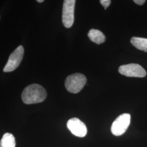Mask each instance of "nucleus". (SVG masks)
Returning <instances> with one entry per match:
<instances>
[{
    "instance_id": "obj_10",
    "label": "nucleus",
    "mask_w": 147,
    "mask_h": 147,
    "mask_svg": "<svg viewBox=\"0 0 147 147\" xmlns=\"http://www.w3.org/2000/svg\"><path fill=\"white\" fill-rule=\"evenodd\" d=\"M131 43L138 50L147 53V39L134 37L131 39Z\"/></svg>"
},
{
    "instance_id": "obj_1",
    "label": "nucleus",
    "mask_w": 147,
    "mask_h": 147,
    "mask_svg": "<svg viewBox=\"0 0 147 147\" xmlns=\"http://www.w3.org/2000/svg\"><path fill=\"white\" fill-rule=\"evenodd\" d=\"M47 93L41 85L32 84L24 89L21 98L23 102L27 105L42 102L45 100Z\"/></svg>"
},
{
    "instance_id": "obj_3",
    "label": "nucleus",
    "mask_w": 147,
    "mask_h": 147,
    "mask_svg": "<svg viewBox=\"0 0 147 147\" xmlns=\"http://www.w3.org/2000/svg\"><path fill=\"white\" fill-rule=\"evenodd\" d=\"M131 121V116L128 113H123L118 116L112 123L111 132L113 135L119 136L126 131Z\"/></svg>"
},
{
    "instance_id": "obj_11",
    "label": "nucleus",
    "mask_w": 147,
    "mask_h": 147,
    "mask_svg": "<svg viewBox=\"0 0 147 147\" xmlns=\"http://www.w3.org/2000/svg\"><path fill=\"white\" fill-rule=\"evenodd\" d=\"M100 3L104 7L105 9H106L107 7L110 5L111 1L110 0H101L100 1Z\"/></svg>"
},
{
    "instance_id": "obj_8",
    "label": "nucleus",
    "mask_w": 147,
    "mask_h": 147,
    "mask_svg": "<svg viewBox=\"0 0 147 147\" xmlns=\"http://www.w3.org/2000/svg\"><path fill=\"white\" fill-rule=\"evenodd\" d=\"M88 36L91 41L97 44H100L105 42L106 39L103 33L95 29H91L88 33Z\"/></svg>"
},
{
    "instance_id": "obj_12",
    "label": "nucleus",
    "mask_w": 147,
    "mask_h": 147,
    "mask_svg": "<svg viewBox=\"0 0 147 147\" xmlns=\"http://www.w3.org/2000/svg\"><path fill=\"white\" fill-rule=\"evenodd\" d=\"M134 2L138 5H143L145 2V0H134Z\"/></svg>"
},
{
    "instance_id": "obj_9",
    "label": "nucleus",
    "mask_w": 147,
    "mask_h": 147,
    "mask_svg": "<svg viewBox=\"0 0 147 147\" xmlns=\"http://www.w3.org/2000/svg\"><path fill=\"white\" fill-rule=\"evenodd\" d=\"M16 139L11 133H5L0 142V147H16Z\"/></svg>"
},
{
    "instance_id": "obj_7",
    "label": "nucleus",
    "mask_w": 147,
    "mask_h": 147,
    "mask_svg": "<svg viewBox=\"0 0 147 147\" xmlns=\"http://www.w3.org/2000/svg\"><path fill=\"white\" fill-rule=\"evenodd\" d=\"M67 125L69 130L76 136L84 137L87 133V129L85 124L77 118L70 119Z\"/></svg>"
},
{
    "instance_id": "obj_4",
    "label": "nucleus",
    "mask_w": 147,
    "mask_h": 147,
    "mask_svg": "<svg viewBox=\"0 0 147 147\" xmlns=\"http://www.w3.org/2000/svg\"><path fill=\"white\" fill-rule=\"evenodd\" d=\"M75 0L64 1L62 11V22L66 28H70L74 22V11Z\"/></svg>"
},
{
    "instance_id": "obj_13",
    "label": "nucleus",
    "mask_w": 147,
    "mask_h": 147,
    "mask_svg": "<svg viewBox=\"0 0 147 147\" xmlns=\"http://www.w3.org/2000/svg\"><path fill=\"white\" fill-rule=\"evenodd\" d=\"M44 1V0H37V2L39 3H42Z\"/></svg>"
},
{
    "instance_id": "obj_6",
    "label": "nucleus",
    "mask_w": 147,
    "mask_h": 147,
    "mask_svg": "<svg viewBox=\"0 0 147 147\" xmlns=\"http://www.w3.org/2000/svg\"><path fill=\"white\" fill-rule=\"evenodd\" d=\"M24 54V49L20 45L11 53L8 62L3 68V71L8 73L14 71L17 68L22 61Z\"/></svg>"
},
{
    "instance_id": "obj_5",
    "label": "nucleus",
    "mask_w": 147,
    "mask_h": 147,
    "mask_svg": "<svg viewBox=\"0 0 147 147\" xmlns=\"http://www.w3.org/2000/svg\"><path fill=\"white\" fill-rule=\"evenodd\" d=\"M118 71L121 74L127 77L144 78L147 75L144 69L140 65L135 63L121 65Z\"/></svg>"
},
{
    "instance_id": "obj_2",
    "label": "nucleus",
    "mask_w": 147,
    "mask_h": 147,
    "mask_svg": "<svg viewBox=\"0 0 147 147\" xmlns=\"http://www.w3.org/2000/svg\"><path fill=\"white\" fill-rule=\"evenodd\" d=\"M87 79L84 75L75 73L69 75L65 81V87L71 93H78L84 87Z\"/></svg>"
}]
</instances>
